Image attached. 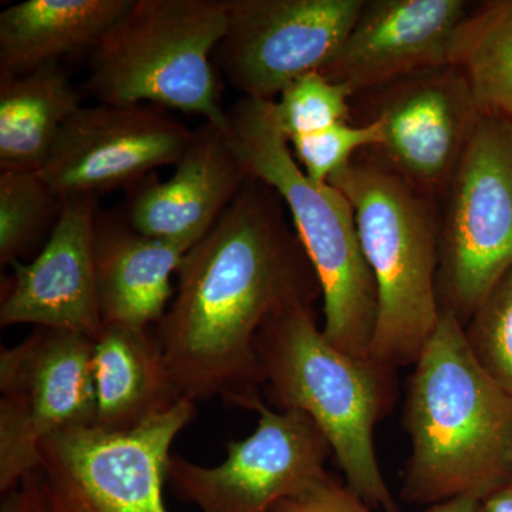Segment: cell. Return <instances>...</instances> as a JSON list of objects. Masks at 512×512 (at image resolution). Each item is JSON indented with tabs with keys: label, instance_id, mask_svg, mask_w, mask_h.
Here are the masks:
<instances>
[{
	"label": "cell",
	"instance_id": "obj_24",
	"mask_svg": "<svg viewBox=\"0 0 512 512\" xmlns=\"http://www.w3.org/2000/svg\"><path fill=\"white\" fill-rule=\"evenodd\" d=\"M477 362L512 397V269L464 326Z\"/></svg>",
	"mask_w": 512,
	"mask_h": 512
},
{
	"label": "cell",
	"instance_id": "obj_13",
	"mask_svg": "<svg viewBox=\"0 0 512 512\" xmlns=\"http://www.w3.org/2000/svg\"><path fill=\"white\" fill-rule=\"evenodd\" d=\"M194 131L153 104L80 107L64 124L37 173L60 200L133 187L175 165Z\"/></svg>",
	"mask_w": 512,
	"mask_h": 512
},
{
	"label": "cell",
	"instance_id": "obj_27",
	"mask_svg": "<svg viewBox=\"0 0 512 512\" xmlns=\"http://www.w3.org/2000/svg\"><path fill=\"white\" fill-rule=\"evenodd\" d=\"M424 512H485V500L476 494H460L431 504Z\"/></svg>",
	"mask_w": 512,
	"mask_h": 512
},
{
	"label": "cell",
	"instance_id": "obj_10",
	"mask_svg": "<svg viewBox=\"0 0 512 512\" xmlns=\"http://www.w3.org/2000/svg\"><path fill=\"white\" fill-rule=\"evenodd\" d=\"M252 412L259 417L254 433L231 441L220 466L171 457L168 481L181 501L202 512H269L328 473L332 447L308 414L274 410L264 400Z\"/></svg>",
	"mask_w": 512,
	"mask_h": 512
},
{
	"label": "cell",
	"instance_id": "obj_15",
	"mask_svg": "<svg viewBox=\"0 0 512 512\" xmlns=\"http://www.w3.org/2000/svg\"><path fill=\"white\" fill-rule=\"evenodd\" d=\"M473 6L466 0H365L349 35L319 73L355 97L450 64L454 37Z\"/></svg>",
	"mask_w": 512,
	"mask_h": 512
},
{
	"label": "cell",
	"instance_id": "obj_4",
	"mask_svg": "<svg viewBox=\"0 0 512 512\" xmlns=\"http://www.w3.org/2000/svg\"><path fill=\"white\" fill-rule=\"evenodd\" d=\"M224 133L249 177L274 188L291 214L322 289L326 338L366 359L376 326L377 289L352 204L338 188L313 183L303 173L276 119L275 100L242 97L227 109Z\"/></svg>",
	"mask_w": 512,
	"mask_h": 512
},
{
	"label": "cell",
	"instance_id": "obj_25",
	"mask_svg": "<svg viewBox=\"0 0 512 512\" xmlns=\"http://www.w3.org/2000/svg\"><path fill=\"white\" fill-rule=\"evenodd\" d=\"M380 137V126L375 121H343L308 136L293 138L289 147L309 180L329 184L330 178L343 170L360 151L376 147Z\"/></svg>",
	"mask_w": 512,
	"mask_h": 512
},
{
	"label": "cell",
	"instance_id": "obj_19",
	"mask_svg": "<svg viewBox=\"0 0 512 512\" xmlns=\"http://www.w3.org/2000/svg\"><path fill=\"white\" fill-rule=\"evenodd\" d=\"M131 0H26L0 13V74L19 76L90 49Z\"/></svg>",
	"mask_w": 512,
	"mask_h": 512
},
{
	"label": "cell",
	"instance_id": "obj_3",
	"mask_svg": "<svg viewBox=\"0 0 512 512\" xmlns=\"http://www.w3.org/2000/svg\"><path fill=\"white\" fill-rule=\"evenodd\" d=\"M255 348L272 400L318 424L349 490L373 511L402 512L375 447L376 426L396 404V369L332 345L316 323L313 303L276 312L259 330Z\"/></svg>",
	"mask_w": 512,
	"mask_h": 512
},
{
	"label": "cell",
	"instance_id": "obj_30",
	"mask_svg": "<svg viewBox=\"0 0 512 512\" xmlns=\"http://www.w3.org/2000/svg\"><path fill=\"white\" fill-rule=\"evenodd\" d=\"M510 485H511V487H512V480H511V484H510Z\"/></svg>",
	"mask_w": 512,
	"mask_h": 512
},
{
	"label": "cell",
	"instance_id": "obj_16",
	"mask_svg": "<svg viewBox=\"0 0 512 512\" xmlns=\"http://www.w3.org/2000/svg\"><path fill=\"white\" fill-rule=\"evenodd\" d=\"M248 178L224 130L205 123L167 181L153 173L128 188L123 214L141 234L187 252L217 224Z\"/></svg>",
	"mask_w": 512,
	"mask_h": 512
},
{
	"label": "cell",
	"instance_id": "obj_2",
	"mask_svg": "<svg viewBox=\"0 0 512 512\" xmlns=\"http://www.w3.org/2000/svg\"><path fill=\"white\" fill-rule=\"evenodd\" d=\"M403 426L412 443L400 497L429 505L485 501L512 480V397L477 362L464 325L441 311L414 363Z\"/></svg>",
	"mask_w": 512,
	"mask_h": 512
},
{
	"label": "cell",
	"instance_id": "obj_29",
	"mask_svg": "<svg viewBox=\"0 0 512 512\" xmlns=\"http://www.w3.org/2000/svg\"><path fill=\"white\" fill-rule=\"evenodd\" d=\"M485 512H512V487L507 485L503 490L491 495L485 501Z\"/></svg>",
	"mask_w": 512,
	"mask_h": 512
},
{
	"label": "cell",
	"instance_id": "obj_21",
	"mask_svg": "<svg viewBox=\"0 0 512 512\" xmlns=\"http://www.w3.org/2000/svg\"><path fill=\"white\" fill-rule=\"evenodd\" d=\"M458 67L485 114L512 121V0L476 3L451 46Z\"/></svg>",
	"mask_w": 512,
	"mask_h": 512
},
{
	"label": "cell",
	"instance_id": "obj_12",
	"mask_svg": "<svg viewBox=\"0 0 512 512\" xmlns=\"http://www.w3.org/2000/svg\"><path fill=\"white\" fill-rule=\"evenodd\" d=\"M365 0H225L227 32L215 59L232 89L276 100L320 72L355 25Z\"/></svg>",
	"mask_w": 512,
	"mask_h": 512
},
{
	"label": "cell",
	"instance_id": "obj_22",
	"mask_svg": "<svg viewBox=\"0 0 512 512\" xmlns=\"http://www.w3.org/2000/svg\"><path fill=\"white\" fill-rule=\"evenodd\" d=\"M63 202L36 171L0 174V264L12 265L55 227Z\"/></svg>",
	"mask_w": 512,
	"mask_h": 512
},
{
	"label": "cell",
	"instance_id": "obj_11",
	"mask_svg": "<svg viewBox=\"0 0 512 512\" xmlns=\"http://www.w3.org/2000/svg\"><path fill=\"white\" fill-rule=\"evenodd\" d=\"M365 101L362 123L380 126L373 156L414 190L440 201L483 111L453 64L421 70L355 96Z\"/></svg>",
	"mask_w": 512,
	"mask_h": 512
},
{
	"label": "cell",
	"instance_id": "obj_23",
	"mask_svg": "<svg viewBox=\"0 0 512 512\" xmlns=\"http://www.w3.org/2000/svg\"><path fill=\"white\" fill-rule=\"evenodd\" d=\"M353 93L319 72L305 74L279 94L275 114L288 141L353 121Z\"/></svg>",
	"mask_w": 512,
	"mask_h": 512
},
{
	"label": "cell",
	"instance_id": "obj_17",
	"mask_svg": "<svg viewBox=\"0 0 512 512\" xmlns=\"http://www.w3.org/2000/svg\"><path fill=\"white\" fill-rule=\"evenodd\" d=\"M184 255L183 249L138 232L124 214L97 212L94 275L104 325L157 326Z\"/></svg>",
	"mask_w": 512,
	"mask_h": 512
},
{
	"label": "cell",
	"instance_id": "obj_28",
	"mask_svg": "<svg viewBox=\"0 0 512 512\" xmlns=\"http://www.w3.org/2000/svg\"><path fill=\"white\" fill-rule=\"evenodd\" d=\"M0 512H36V510L26 491L19 485L13 490L2 493Z\"/></svg>",
	"mask_w": 512,
	"mask_h": 512
},
{
	"label": "cell",
	"instance_id": "obj_26",
	"mask_svg": "<svg viewBox=\"0 0 512 512\" xmlns=\"http://www.w3.org/2000/svg\"><path fill=\"white\" fill-rule=\"evenodd\" d=\"M269 512H375L348 485L325 474L308 490L275 505Z\"/></svg>",
	"mask_w": 512,
	"mask_h": 512
},
{
	"label": "cell",
	"instance_id": "obj_7",
	"mask_svg": "<svg viewBox=\"0 0 512 512\" xmlns=\"http://www.w3.org/2000/svg\"><path fill=\"white\" fill-rule=\"evenodd\" d=\"M194 416L195 403L181 399L136 429L59 431L43 441L20 487L36 512H168L171 447Z\"/></svg>",
	"mask_w": 512,
	"mask_h": 512
},
{
	"label": "cell",
	"instance_id": "obj_5",
	"mask_svg": "<svg viewBox=\"0 0 512 512\" xmlns=\"http://www.w3.org/2000/svg\"><path fill=\"white\" fill-rule=\"evenodd\" d=\"M330 185L355 210L357 232L375 278L377 319L370 359L392 369L414 365L439 325V201L414 190L369 148Z\"/></svg>",
	"mask_w": 512,
	"mask_h": 512
},
{
	"label": "cell",
	"instance_id": "obj_8",
	"mask_svg": "<svg viewBox=\"0 0 512 512\" xmlns=\"http://www.w3.org/2000/svg\"><path fill=\"white\" fill-rule=\"evenodd\" d=\"M439 208L437 296L466 326L512 269V121L481 116Z\"/></svg>",
	"mask_w": 512,
	"mask_h": 512
},
{
	"label": "cell",
	"instance_id": "obj_6",
	"mask_svg": "<svg viewBox=\"0 0 512 512\" xmlns=\"http://www.w3.org/2000/svg\"><path fill=\"white\" fill-rule=\"evenodd\" d=\"M225 32V0H131L93 47L84 86L99 103L168 107L224 130L211 57Z\"/></svg>",
	"mask_w": 512,
	"mask_h": 512
},
{
	"label": "cell",
	"instance_id": "obj_1",
	"mask_svg": "<svg viewBox=\"0 0 512 512\" xmlns=\"http://www.w3.org/2000/svg\"><path fill=\"white\" fill-rule=\"evenodd\" d=\"M274 188L249 177L211 231L185 252L156 333L184 399L252 410L265 380L256 336L276 312L322 295Z\"/></svg>",
	"mask_w": 512,
	"mask_h": 512
},
{
	"label": "cell",
	"instance_id": "obj_14",
	"mask_svg": "<svg viewBox=\"0 0 512 512\" xmlns=\"http://www.w3.org/2000/svg\"><path fill=\"white\" fill-rule=\"evenodd\" d=\"M99 198L63 201L62 212L40 254L13 262L2 288L0 325H33L97 339L104 328L96 275L94 227Z\"/></svg>",
	"mask_w": 512,
	"mask_h": 512
},
{
	"label": "cell",
	"instance_id": "obj_18",
	"mask_svg": "<svg viewBox=\"0 0 512 512\" xmlns=\"http://www.w3.org/2000/svg\"><path fill=\"white\" fill-rule=\"evenodd\" d=\"M93 379L94 424L104 430L136 429L184 399L151 328L104 325L94 339Z\"/></svg>",
	"mask_w": 512,
	"mask_h": 512
},
{
	"label": "cell",
	"instance_id": "obj_9",
	"mask_svg": "<svg viewBox=\"0 0 512 512\" xmlns=\"http://www.w3.org/2000/svg\"><path fill=\"white\" fill-rule=\"evenodd\" d=\"M94 339L35 328L0 353V493L19 487L53 434L96 421Z\"/></svg>",
	"mask_w": 512,
	"mask_h": 512
},
{
	"label": "cell",
	"instance_id": "obj_20",
	"mask_svg": "<svg viewBox=\"0 0 512 512\" xmlns=\"http://www.w3.org/2000/svg\"><path fill=\"white\" fill-rule=\"evenodd\" d=\"M80 94L57 63L19 76L0 74V168L40 171Z\"/></svg>",
	"mask_w": 512,
	"mask_h": 512
}]
</instances>
